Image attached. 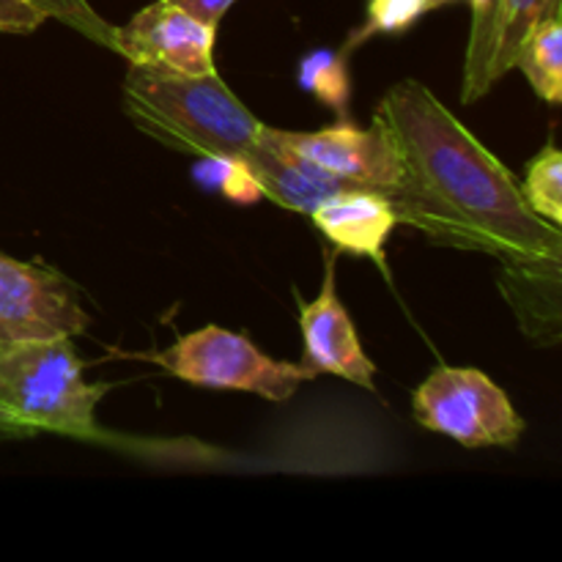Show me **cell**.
Here are the masks:
<instances>
[{
  "label": "cell",
  "instance_id": "22",
  "mask_svg": "<svg viewBox=\"0 0 562 562\" xmlns=\"http://www.w3.org/2000/svg\"><path fill=\"white\" fill-rule=\"evenodd\" d=\"M168 3L179 5L181 11L195 16V20L203 22V25L217 27L220 20L228 14V9L236 3V0H168Z\"/></svg>",
  "mask_w": 562,
  "mask_h": 562
},
{
  "label": "cell",
  "instance_id": "18",
  "mask_svg": "<svg viewBox=\"0 0 562 562\" xmlns=\"http://www.w3.org/2000/svg\"><path fill=\"white\" fill-rule=\"evenodd\" d=\"M195 179L203 187H212V190L223 192L225 198L239 203H252L258 198H263L261 184L256 181V176L250 173L241 159H228V157H206L201 168L195 170Z\"/></svg>",
  "mask_w": 562,
  "mask_h": 562
},
{
  "label": "cell",
  "instance_id": "15",
  "mask_svg": "<svg viewBox=\"0 0 562 562\" xmlns=\"http://www.w3.org/2000/svg\"><path fill=\"white\" fill-rule=\"evenodd\" d=\"M521 195L538 217L562 225V154L558 146L549 143L530 159Z\"/></svg>",
  "mask_w": 562,
  "mask_h": 562
},
{
  "label": "cell",
  "instance_id": "5",
  "mask_svg": "<svg viewBox=\"0 0 562 562\" xmlns=\"http://www.w3.org/2000/svg\"><path fill=\"white\" fill-rule=\"evenodd\" d=\"M412 412L423 428L464 448H508L525 434L505 390L477 368H437L412 395Z\"/></svg>",
  "mask_w": 562,
  "mask_h": 562
},
{
  "label": "cell",
  "instance_id": "7",
  "mask_svg": "<svg viewBox=\"0 0 562 562\" xmlns=\"http://www.w3.org/2000/svg\"><path fill=\"white\" fill-rule=\"evenodd\" d=\"M263 135L280 146L302 154L311 162L333 170L340 179L390 195L401 184V159L393 135L382 119L373 115L371 126L360 130L351 121L318 132H285L263 124Z\"/></svg>",
  "mask_w": 562,
  "mask_h": 562
},
{
  "label": "cell",
  "instance_id": "17",
  "mask_svg": "<svg viewBox=\"0 0 562 562\" xmlns=\"http://www.w3.org/2000/svg\"><path fill=\"white\" fill-rule=\"evenodd\" d=\"M562 0H505L503 3V25H499L497 55H494V80H503L514 69L519 44L525 42L527 31L536 25L541 14L560 5Z\"/></svg>",
  "mask_w": 562,
  "mask_h": 562
},
{
  "label": "cell",
  "instance_id": "13",
  "mask_svg": "<svg viewBox=\"0 0 562 562\" xmlns=\"http://www.w3.org/2000/svg\"><path fill=\"white\" fill-rule=\"evenodd\" d=\"M514 69H519L532 86V91L547 104L562 102V11L549 9L527 31L519 44Z\"/></svg>",
  "mask_w": 562,
  "mask_h": 562
},
{
  "label": "cell",
  "instance_id": "8",
  "mask_svg": "<svg viewBox=\"0 0 562 562\" xmlns=\"http://www.w3.org/2000/svg\"><path fill=\"white\" fill-rule=\"evenodd\" d=\"M214 38L209 27L168 0L143 5L124 27H113V53L130 64L165 66L181 75H214Z\"/></svg>",
  "mask_w": 562,
  "mask_h": 562
},
{
  "label": "cell",
  "instance_id": "2",
  "mask_svg": "<svg viewBox=\"0 0 562 562\" xmlns=\"http://www.w3.org/2000/svg\"><path fill=\"white\" fill-rule=\"evenodd\" d=\"M124 113L154 140L192 157L245 162L258 143V121L220 75H181L165 66L130 64Z\"/></svg>",
  "mask_w": 562,
  "mask_h": 562
},
{
  "label": "cell",
  "instance_id": "23",
  "mask_svg": "<svg viewBox=\"0 0 562 562\" xmlns=\"http://www.w3.org/2000/svg\"><path fill=\"white\" fill-rule=\"evenodd\" d=\"M27 437H33L31 428L22 426L14 415H9V412L0 406V439H27Z\"/></svg>",
  "mask_w": 562,
  "mask_h": 562
},
{
  "label": "cell",
  "instance_id": "16",
  "mask_svg": "<svg viewBox=\"0 0 562 562\" xmlns=\"http://www.w3.org/2000/svg\"><path fill=\"white\" fill-rule=\"evenodd\" d=\"M346 53L318 49V53L305 55L300 64L302 86L338 113H346V104H349V58Z\"/></svg>",
  "mask_w": 562,
  "mask_h": 562
},
{
  "label": "cell",
  "instance_id": "1",
  "mask_svg": "<svg viewBox=\"0 0 562 562\" xmlns=\"http://www.w3.org/2000/svg\"><path fill=\"white\" fill-rule=\"evenodd\" d=\"M373 115L398 148L401 184L387 195L398 223L434 245L483 252L499 263L562 261L560 225L532 212L503 159L431 88L395 82Z\"/></svg>",
  "mask_w": 562,
  "mask_h": 562
},
{
  "label": "cell",
  "instance_id": "20",
  "mask_svg": "<svg viewBox=\"0 0 562 562\" xmlns=\"http://www.w3.org/2000/svg\"><path fill=\"white\" fill-rule=\"evenodd\" d=\"M31 3L38 5L47 14V20L64 22L66 27L91 38L99 47L113 49V25L104 22L102 14H97V9L88 0H31Z\"/></svg>",
  "mask_w": 562,
  "mask_h": 562
},
{
  "label": "cell",
  "instance_id": "10",
  "mask_svg": "<svg viewBox=\"0 0 562 562\" xmlns=\"http://www.w3.org/2000/svg\"><path fill=\"white\" fill-rule=\"evenodd\" d=\"M245 165L261 184L263 198L300 214H311L327 198L351 190V187H360L349 179H340L322 165L311 162L302 154L274 143L272 137L263 135V124L258 132V143L245 157Z\"/></svg>",
  "mask_w": 562,
  "mask_h": 562
},
{
  "label": "cell",
  "instance_id": "24",
  "mask_svg": "<svg viewBox=\"0 0 562 562\" xmlns=\"http://www.w3.org/2000/svg\"><path fill=\"white\" fill-rule=\"evenodd\" d=\"M428 3H431V9H437V5H442V3H448V0H428Z\"/></svg>",
  "mask_w": 562,
  "mask_h": 562
},
{
  "label": "cell",
  "instance_id": "4",
  "mask_svg": "<svg viewBox=\"0 0 562 562\" xmlns=\"http://www.w3.org/2000/svg\"><path fill=\"white\" fill-rule=\"evenodd\" d=\"M151 360L170 376L195 387L239 390L267 401H289L302 384L313 382L300 362L272 360L250 338L217 324L181 335Z\"/></svg>",
  "mask_w": 562,
  "mask_h": 562
},
{
  "label": "cell",
  "instance_id": "11",
  "mask_svg": "<svg viewBox=\"0 0 562 562\" xmlns=\"http://www.w3.org/2000/svg\"><path fill=\"white\" fill-rule=\"evenodd\" d=\"M311 217L338 250L373 258L384 267V245L398 225L387 195L368 187H351L318 203Z\"/></svg>",
  "mask_w": 562,
  "mask_h": 562
},
{
  "label": "cell",
  "instance_id": "14",
  "mask_svg": "<svg viewBox=\"0 0 562 562\" xmlns=\"http://www.w3.org/2000/svg\"><path fill=\"white\" fill-rule=\"evenodd\" d=\"M505 0H470L472 22L467 38L464 75H461V102H481L497 80H494V55H497L499 25H503Z\"/></svg>",
  "mask_w": 562,
  "mask_h": 562
},
{
  "label": "cell",
  "instance_id": "9",
  "mask_svg": "<svg viewBox=\"0 0 562 562\" xmlns=\"http://www.w3.org/2000/svg\"><path fill=\"white\" fill-rule=\"evenodd\" d=\"M300 329L305 338V355H302L300 366L313 379L322 373H333V376L346 379L371 393L376 390L373 387L376 366L362 349L355 322L340 302L333 256H327V263H324V283L316 300L300 302Z\"/></svg>",
  "mask_w": 562,
  "mask_h": 562
},
{
  "label": "cell",
  "instance_id": "21",
  "mask_svg": "<svg viewBox=\"0 0 562 562\" xmlns=\"http://www.w3.org/2000/svg\"><path fill=\"white\" fill-rule=\"evenodd\" d=\"M47 22L38 5H33L31 0H0V33H33Z\"/></svg>",
  "mask_w": 562,
  "mask_h": 562
},
{
  "label": "cell",
  "instance_id": "19",
  "mask_svg": "<svg viewBox=\"0 0 562 562\" xmlns=\"http://www.w3.org/2000/svg\"><path fill=\"white\" fill-rule=\"evenodd\" d=\"M426 11H431L428 0H371L368 3V22L362 31L355 33V38L349 42V49L357 47L366 38L376 36V33H404L420 20Z\"/></svg>",
  "mask_w": 562,
  "mask_h": 562
},
{
  "label": "cell",
  "instance_id": "12",
  "mask_svg": "<svg viewBox=\"0 0 562 562\" xmlns=\"http://www.w3.org/2000/svg\"><path fill=\"white\" fill-rule=\"evenodd\" d=\"M497 285L527 338L538 346L560 344L562 261L499 263Z\"/></svg>",
  "mask_w": 562,
  "mask_h": 562
},
{
  "label": "cell",
  "instance_id": "3",
  "mask_svg": "<svg viewBox=\"0 0 562 562\" xmlns=\"http://www.w3.org/2000/svg\"><path fill=\"white\" fill-rule=\"evenodd\" d=\"M71 338L0 344V406L33 434L102 439L97 404L108 384L86 382Z\"/></svg>",
  "mask_w": 562,
  "mask_h": 562
},
{
  "label": "cell",
  "instance_id": "6",
  "mask_svg": "<svg viewBox=\"0 0 562 562\" xmlns=\"http://www.w3.org/2000/svg\"><path fill=\"white\" fill-rule=\"evenodd\" d=\"M88 322L58 272L0 252V344L75 338Z\"/></svg>",
  "mask_w": 562,
  "mask_h": 562
}]
</instances>
